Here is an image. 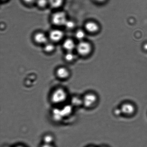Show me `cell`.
<instances>
[{"label":"cell","mask_w":147,"mask_h":147,"mask_svg":"<svg viewBox=\"0 0 147 147\" xmlns=\"http://www.w3.org/2000/svg\"><path fill=\"white\" fill-rule=\"evenodd\" d=\"M96 1H99V2H102V1H105V0H96Z\"/></svg>","instance_id":"24"},{"label":"cell","mask_w":147,"mask_h":147,"mask_svg":"<svg viewBox=\"0 0 147 147\" xmlns=\"http://www.w3.org/2000/svg\"><path fill=\"white\" fill-rule=\"evenodd\" d=\"M144 48L145 50H147V44L144 45Z\"/></svg>","instance_id":"22"},{"label":"cell","mask_w":147,"mask_h":147,"mask_svg":"<svg viewBox=\"0 0 147 147\" xmlns=\"http://www.w3.org/2000/svg\"><path fill=\"white\" fill-rule=\"evenodd\" d=\"M83 107L87 109L93 108L97 106L99 98L97 94L92 91H88L82 96Z\"/></svg>","instance_id":"2"},{"label":"cell","mask_w":147,"mask_h":147,"mask_svg":"<svg viewBox=\"0 0 147 147\" xmlns=\"http://www.w3.org/2000/svg\"><path fill=\"white\" fill-rule=\"evenodd\" d=\"M76 49L78 53L81 55L86 56L90 52L91 47L89 43L81 41L78 44Z\"/></svg>","instance_id":"7"},{"label":"cell","mask_w":147,"mask_h":147,"mask_svg":"<svg viewBox=\"0 0 147 147\" xmlns=\"http://www.w3.org/2000/svg\"><path fill=\"white\" fill-rule=\"evenodd\" d=\"M88 147H93V146H89Z\"/></svg>","instance_id":"26"},{"label":"cell","mask_w":147,"mask_h":147,"mask_svg":"<svg viewBox=\"0 0 147 147\" xmlns=\"http://www.w3.org/2000/svg\"><path fill=\"white\" fill-rule=\"evenodd\" d=\"M63 47L67 51H72L75 48V44L74 41L71 39H67L64 41Z\"/></svg>","instance_id":"11"},{"label":"cell","mask_w":147,"mask_h":147,"mask_svg":"<svg viewBox=\"0 0 147 147\" xmlns=\"http://www.w3.org/2000/svg\"><path fill=\"white\" fill-rule=\"evenodd\" d=\"M74 109L83 107L82 96L77 94L70 96L69 103Z\"/></svg>","instance_id":"6"},{"label":"cell","mask_w":147,"mask_h":147,"mask_svg":"<svg viewBox=\"0 0 147 147\" xmlns=\"http://www.w3.org/2000/svg\"><path fill=\"white\" fill-rule=\"evenodd\" d=\"M56 78L60 81H66L69 80L71 76V73L67 68L61 67L56 70L55 72Z\"/></svg>","instance_id":"4"},{"label":"cell","mask_w":147,"mask_h":147,"mask_svg":"<svg viewBox=\"0 0 147 147\" xmlns=\"http://www.w3.org/2000/svg\"><path fill=\"white\" fill-rule=\"evenodd\" d=\"M15 147H25L24 146H22V145H18L17 146H16Z\"/></svg>","instance_id":"23"},{"label":"cell","mask_w":147,"mask_h":147,"mask_svg":"<svg viewBox=\"0 0 147 147\" xmlns=\"http://www.w3.org/2000/svg\"><path fill=\"white\" fill-rule=\"evenodd\" d=\"M70 95L68 90L62 86L53 87L49 96V101L53 107H59L68 103Z\"/></svg>","instance_id":"1"},{"label":"cell","mask_w":147,"mask_h":147,"mask_svg":"<svg viewBox=\"0 0 147 147\" xmlns=\"http://www.w3.org/2000/svg\"><path fill=\"white\" fill-rule=\"evenodd\" d=\"M64 25L67 28L71 29L75 26V23L73 21H71V20H67Z\"/></svg>","instance_id":"19"},{"label":"cell","mask_w":147,"mask_h":147,"mask_svg":"<svg viewBox=\"0 0 147 147\" xmlns=\"http://www.w3.org/2000/svg\"><path fill=\"white\" fill-rule=\"evenodd\" d=\"M64 35V33L61 30H54L50 32L49 37L53 41L57 42L61 40Z\"/></svg>","instance_id":"8"},{"label":"cell","mask_w":147,"mask_h":147,"mask_svg":"<svg viewBox=\"0 0 147 147\" xmlns=\"http://www.w3.org/2000/svg\"><path fill=\"white\" fill-rule=\"evenodd\" d=\"M4 147H10L8 146H5Z\"/></svg>","instance_id":"25"},{"label":"cell","mask_w":147,"mask_h":147,"mask_svg":"<svg viewBox=\"0 0 147 147\" xmlns=\"http://www.w3.org/2000/svg\"><path fill=\"white\" fill-rule=\"evenodd\" d=\"M37 5L41 8H44L49 4L48 0H36Z\"/></svg>","instance_id":"17"},{"label":"cell","mask_w":147,"mask_h":147,"mask_svg":"<svg viewBox=\"0 0 147 147\" xmlns=\"http://www.w3.org/2000/svg\"><path fill=\"white\" fill-rule=\"evenodd\" d=\"M55 46L51 43H47L44 47V50L47 53L51 52L55 50Z\"/></svg>","instance_id":"14"},{"label":"cell","mask_w":147,"mask_h":147,"mask_svg":"<svg viewBox=\"0 0 147 147\" xmlns=\"http://www.w3.org/2000/svg\"><path fill=\"white\" fill-rule=\"evenodd\" d=\"M43 143L53 144L55 140L54 135L51 133H46L43 135L42 138Z\"/></svg>","instance_id":"10"},{"label":"cell","mask_w":147,"mask_h":147,"mask_svg":"<svg viewBox=\"0 0 147 147\" xmlns=\"http://www.w3.org/2000/svg\"><path fill=\"white\" fill-rule=\"evenodd\" d=\"M74 54L72 51H67V54L65 56V58L67 61L71 62L74 59Z\"/></svg>","instance_id":"15"},{"label":"cell","mask_w":147,"mask_h":147,"mask_svg":"<svg viewBox=\"0 0 147 147\" xmlns=\"http://www.w3.org/2000/svg\"><path fill=\"white\" fill-rule=\"evenodd\" d=\"M86 29L90 33H94L98 30V26L96 23L93 22H88L85 25Z\"/></svg>","instance_id":"12"},{"label":"cell","mask_w":147,"mask_h":147,"mask_svg":"<svg viewBox=\"0 0 147 147\" xmlns=\"http://www.w3.org/2000/svg\"><path fill=\"white\" fill-rule=\"evenodd\" d=\"M122 116L131 117L134 116L136 112V107L135 104L129 102H124L119 106Z\"/></svg>","instance_id":"3"},{"label":"cell","mask_w":147,"mask_h":147,"mask_svg":"<svg viewBox=\"0 0 147 147\" xmlns=\"http://www.w3.org/2000/svg\"><path fill=\"white\" fill-rule=\"evenodd\" d=\"M23 1L27 4H31L36 1V0H23Z\"/></svg>","instance_id":"20"},{"label":"cell","mask_w":147,"mask_h":147,"mask_svg":"<svg viewBox=\"0 0 147 147\" xmlns=\"http://www.w3.org/2000/svg\"><path fill=\"white\" fill-rule=\"evenodd\" d=\"M35 41L39 44H46L47 43V38L45 34L42 33H38L34 35Z\"/></svg>","instance_id":"9"},{"label":"cell","mask_w":147,"mask_h":147,"mask_svg":"<svg viewBox=\"0 0 147 147\" xmlns=\"http://www.w3.org/2000/svg\"><path fill=\"white\" fill-rule=\"evenodd\" d=\"M49 4L54 8H57L61 6L64 0H48Z\"/></svg>","instance_id":"13"},{"label":"cell","mask_w":147,"mask_h":147,"mask_svg":"<svg viewBox=\"0 0 147 147\" xmlns=\"http://www.w3.org/2000/svg\"><path fill=\"white\" fill-rule=\"evenodd\" d=\"M2 1H5V0H2Z\"/></svg>","instance_id":"27"},{"label":"cell","mask_w":147,"mask_h":147,"mask_svg":"<svg viewBox=\"0 0 147 147\" xmlns=\"http://www.w3.org/2000/svg\"><path fill=\"white\" fill-rule=\"evenodd\" d=\"M41 147H54L53 144H47L43 143Z\"/></svg>","instance_id":"21"},{"label":"cell","mask_w":147,"mask_h":147,"mask_svg":"<svg viewBox=\"0 0 147 147\" xmlns=\"http://www.w3.org/2000/svg\"><path fill=\"white\" fill-rule=\"evenodd\" d=\"M85 36V34L84 31L82 30H78L76 32V37L78 39L81 40L84 38Z\"/></svg>","instance_id":"16"},{"label":"cell","mask_w":147,"mask_h":147,"mask_svg":"<svg viewBox=\"0 0 147 147\" xmlns=\"http://www.w3.org/2000/svg\"><path fill=\"white\" fill-rule=\"evenodd\" d=\"M113 113L115 116L119 117L122 116V112L120 107H117L114 109Z\"/></svg>","instance_id":"18"},{"label":"cell","mask_w":147,"mask_h":147,"mask_svg":"<svg viewBox=\"0 0 147 147\" xmlns=\"http://www.w3.org/2000/svg\"><path fill=\"white\" fill-rule=\"evenodd\" d=\"M67 20L65 13L62 12L55 13L52 17L53 23L57 26L64 25Z\"/></svg>","instance_id":"5"}]
</instances>
